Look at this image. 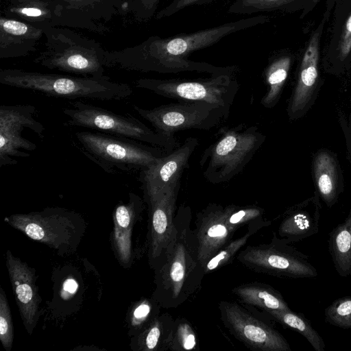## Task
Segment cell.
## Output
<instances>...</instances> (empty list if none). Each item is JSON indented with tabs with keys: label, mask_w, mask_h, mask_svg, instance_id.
I'll use <instances>...</instances> for the list:
<instances>
[{
	"label": "cell",
	"mask_w": 351,
	"mask_h": 351,
	"mask_svg": "<svg viewBox=\"0 0 351 351\" xmlns=\"http://www.w3.org/2000/svg\"><path fill=\"white\" fill-rule=\"evenodd\" d=\"M237 259L254 271L276 277L308 278L317 276L308 256L274 233L269 243L248 245L238 253Z\"/></svg>",
	"instance_id": "obj_11"
},
{
	"label": "cell",
	"mask_w": 351,
	"mask_h": 351,
	"mask_svg": "<svg viewBox=\"0 0 351 351\" xmlns=\"http://www.w3.org/2000/svg\"><path fill=\"white\" fill-rule=\"evenodd\" d=\"M296 0H235L228 10L234 14H252L282 9Z\"/></svg>",
	"instance_id": "obj_33"
},
{
	"label": "cell",
	"mask_w": 351,
	"mask_h": 351,
	"mask_svg": "<svg viewBox=\"0 0 351 351\" xmlns=\"http://www.w3.org/2000/svg\"><path fill=\"white\" fill-rule=\"evenodd\" d=\"M198 243V257L204 266L233 238L235 233L227 223L224 206L210 204L197 213L193 230Z\"/></svg>",
	"instance_id": "obj_17"
},
{
	"label": "cell",
	"mask_w": 351,
	"mask_h": 351,
	"mask_svg": "<svg viewBox=\"0 0 351 351\" xmlns=\"http://www.w3.org/2000/svg\"><path fill=\"white\" fill-rule=\"evenodd\" d=\"M5 264L20 315L31 335L40 317V297L36 285V271L10 251L5 252Z\"/></svg>",
	"instance_id": "obj_15"
},
{
	"label": "cell",
	"mask_w": 351,
	"mask_h": 351,
	"mask_svg": "<svg viewBox=\"0 0 351 351\" xmlns=\"http://www.w3.org/2000/svg\"><path fill=\"white\" fill-rule=\"evenodd\" d=\"M197 145L196 138L189 137L182 145L163 156L155 164L142 170L140 180L145 195L179 186L180 176L188 166L189 158Z\"/></svg>",
	"instance_id": "obj_16"
},
{
	"label": "cell",
	"mask_w": 351,
	"mask_h": 351,
	"mask_svg": "<svg viewBox=\"0 0 351 351\" xmlns=\"http://www.w3.org/2000/svg\"><path fill=\"white\" fill-rule=\"evenodd\" d=\"M221 129L199 160L204 177L214 184L228 182L241 173L266 138L256 126L241 124Z\"/></svg>",
	"instance_id": "obj_6"
},
{
	"label": "cell",
	"mask_w": 351,
	"mask_h": 351,
	"mask_svg": "<svg viewBox=\"0 0 351 351\" xmlns=\"http://www.w3.org/2000/svg\"><path fill=\"white\" fill-rule=\"evenodd\" d=\"M207 0H173L168 5L161 10L157 14L156 19H161L169 17L193 5L206 3Z\"/></svg>",
	"instance_id": "obj_36"
},
{
	"label": "cell",
	"mask_w": 351,
	"mask_h": 351,
	"mask_svg": "<svg viewBox=\"0 0 351 351\" xmlns=\"http://www.w3.org/2000/svg\"><path fill=\"white\" fill-rule=\"evenodd\" d=\"M220 319L229 332L247 348L257 351H291L289 343L263 312L237 302L221 300Z\"/></svg>",
	"instance_id": "obj_9"
},
{
	"label": "cell",
	"mask_w": 351,
	"mask_h": 351,
	"mask_svg": "<svg viewBox=\"0 0 351 351\" xmlns=\"http://www.w3.org/2000/svg\"><path fill=\"white\" fill-rule=\"evenodd\" d=\"M4 221L62 256L77 250L87 226L81 214L62 207L14 214L5 217Z\"/></svg>",
	"instance_id": "obj_5"
},
{
	"label": "cell",
	"mask_w": 351,
	"mask_h": 351,
	"mask_svg": "<svg viewBox=\"0 0 351 351\" xmlns=\"http://www.w3.org/2000/svg\"><path fill=\"white\" fill-rule=\"evenodd\" d=\"M339 51V55L343 59L346 58L351 51V14L347 19L341 36Z\"/></svg>",
	"instance_id": "obj_37"
},
{
	"label": "cell",
	"mask_w": 351,
	"mask_h": 351,
	"mask_svg": "<svg viewBox=\"0 0 351 351\" xmlns=\"http://www.w3.org/2000/svg\"><path fill=\"white\" fill-rule=\"evenodd\" d=\"M69 108L63 110L68 117L64 123L66 126L84 128L132 139L160 148L167 154L178 145L174 136L160 134L129 114H117L79 99L69 101Z\"/></svg>",
	"instance_id": "obj_8"
},
{
	"label": "cell",
	"mask_w": 351,
	"mask_h": 351,
	"mask_svg": "<svg viewBox=\"0 0 351 351\" xmlns=\"http://www.w3.org/2000/svg\"><path fill=\"white\" fill-rule=\"evenodd\" d=\"M270 223L269 221L263 219L248 225L247 232L243 235L232 240L205 264L204 266L205 275L230 264L250 237L263 228L269 226Z\"/></svg>",
	"instance_id": "obj_27"
},
{
	"label": "cell",
	"mask_w": 351,
	"mask_h": 351,
	"mask_svg": "<svg viewBox=\"0 0 351 351\" xmlns=\"http://www.w3.org/2000/svg\"><path fill=\"white\" fill-rule=\"evenodd\" d=\"M75 136L82 153L110 173L142 171L167 154L154 146L100 132L80 131Z\"/></svg>",
	"instance_id": "obj_7"
},
{
	"label": "cell",
	"mask_w": 351,
	"mask_h": 351,
	"mask_svg": "<svg viewBox=\"0 0 351 351\" xmlns=\"http://www.w3.org/2000/svg\"><path fill=\"white\" fill-rule=\"evenodd\" d=\"M0 83L40 93L48 97L71 100L119 101L132 94V89L128 84L113 82L108 76L77 77L19 69H1Z\"/></svg>",
	"instance_id": "obj_3"
},
{
	"label": "cell",
	"mask_w": 351,
	"mask_h": 351,
	"mask_svg": "<svg viewBox=\"0 0 351 351\" xmlns=\"http://www.w3.org/2000/svg\"><path fill=\"white\" fill-rule=\"evenodd\" d=\"M269 21L266 15H257L237 21L172 38L151 37L133 47L108 51V67L128 71L177 73L185 71L211 75L232 74L233 66H216L206 62L189 60L191 53L210 46L232 33L263 24Z\"/></svg>",
	"instance_id": "obj_1"
},
{
	"label": "cell",
	"mask_w": 351,
	"mask_h": 351,
	"mask_svg": "<svg viewBox=\"0 0 351 351\" xmlns=\"http://www.w3.org/2000/svg\"><path fill=\"white\" fill-rule=\"evenodd\" d=\"M134 109L147 121L158 133L173 136L176 132L186 130H210L227 119L230 109L203 103L180 101L144 109Z\"/></svg>",
	"instance_id": "obj_12"
},
{
	"label": "cell",
	"mask_w": 351,
	"mask_h": 351,
	"mask_svg": "<svg viewBox=\"0 0 351 351\" xmlns=\"http://www.w3.org/2000/svg\"><path fill=\"white\" fill-rule=\"evenodd\" d=\"M136 87L180 101L203 102L230 109L239 90L232 74L196 80L141 78Z\"/></svg>",
	"instance_id": "obj_10"
},
{
	"label": "cell",
	"mask_w": 351,
	"mask_h": 351,
	"mask_svg": "<svg viewBox=\"0 0 351 351\" xmlns=\"http://www.w3.org/2000/svg\"><path fill=\"white\" fill-rule=\"evenodd\" d=\"M179 186L146 194L149 211V264L154 270L166 261L175 243V210Z\"/></svg>",
	"instance_id": "obj_13"
},
{
	"label": "cell",
	"mask_w": 351,
	"mask_h": 351,
	"mask_svg": "<svg viewBox=\"0 0 351 351\" xmlns=\"http://www.w3.org/2000/svg\"><path fill=\"white\" fill-rule=\"evenodd\" d=\"M326 321L331 325L351 328V296L339 298L324 311Z\"/></svg>",
	"instance_id": "obj_34"
},
{
	"label": "cell",
	"mask_w": 351,
	"mask_h": 351,
	"mask_svg": "<svg viewBox=\"0 0 351 351\" xmlns=\"http://www.w3.org/2000/svg\"><path fill=\"white\" fill-rule=\"evenodd\" d=\"M36 108L32 105H1L0 106V167L16 165L14 158H25L36 145L22 136L24 129H29L39 137H44V125L34 114Z\"/></svg>",
	"instance_id": "obj_14"
},
{
	"label": "cell",
	"mask_w": 351,
	"mask_h": 351,
	"mask_svg": "<svg viewBox=\"0 0 351 351\" xmlns=\"http://www.w3.org/2000/svg\"><path fill=\"white\" fill-rule=\"evenodd\" d=\"M160 305L152 297L138 301L130 314V332L136 335L141 332L160 314Z\"/></svg>",
	"instance_id": "obj_31"
},
{
	"label": "cell",
	"mask_w": 351,
	"mask_h": 351,
	"mask_svg": "<svg viewBox=\"0 0 351 351\" xmlns=\"http://www.w3.org/2000/svg\"><path fill=\"white\" fill-rule=\"evenodd\" d=\"M65 290L66 289V291L71 292L74 291L76 289V283L75 281L72 280H69L64 286Z\"/></svg>",
	"instance_id": "obj_39"
},
{
	"label": "cell",
	"mask_w": 351,
	"mask_h": 351,
	"mask_svg": "<svg viewBox=\"0 0 351 351\" xmlns=\"http://www.w3.org/2000/svg\"><path fill=\"white\" fill-rule=\"evenodd\" d=\"M328 250L338 274L351 275V208L343 222L329 233Z\"/></svg>",
	"instance_id": "obj_24"
},
{
	"label": "cell",
	"mask_w": 351,
	"mask_h": 351,
	"mask_svg": "<svg viewBox=\"0 0 351 351\" xmlns=\"http://www.w3.org/2000/svg\"><path fill=\"white\" fill-rule=\"evenodd\" d=\"M226 221L229 226L237 231L245 225L263 219L264 210L255 205L224 206Z\"/></svg>",
	"instance_id": "obj_32"
},
{
	"label": "cell",
	"mask_w": 351,
	"mask_h": 351,
	"mask_svg": "<svg viewBox=\"0 0 351 351\" xmlns=\"http://www.w3.org/2000/svg\"><path fill=\"white\" fill-rule=\"evenodd\" d=\"M43 29L45 48L34 59L35 63L83 77H106V51L98 43L67 29L47 26Z\"/></svg>",
	"instance_id": "obj_4"
},
{
	"label": "cell",
	"mask_w": 351,
	"mask_h": 351,
	"mask_svg": "<svg viewBox=\"0 0 351 351\" xmlns=\"http://www.w3.org/2000/svg\"><path fill=\"white\" fill-rule=\"evenodd\" d=\"M319 227V208L313 200L286 210L274 234L284 242L295 243L317 234Z\"/></svg>",
	"instance_id": "obj_20"
},
{
	"label": "cell",
	"mask_w": 351,
	"mask_h": 351,
	"mask_svg": "<svg viewBox=\"0 0 351 351\" xmlns=\"http://www.w3.org/2000/svg\"><path fill=\"white\" fill-rule=\"evenodd\" d=\"M143 209L144 204L141 197L134 193H130L128 203H120L114 210L112 245L119 263L126 269L130 267L133 261V228Z\"/></svg>",
	"instance_id": "obj_18"
},
{
	"label": "cell",
	"mask_w": 351,
	"mask_h": 351,
	"mask_svg": "<svg viewBox=\"0 0 351 351\" xmlns=\"http://www.w3.org/2000/svg\"><path fill=\"white\" fill-rule=\"evenodd\" d=\"M55 5L46 0H14L8 12L43 29L53 26L51 22L53 16L51 11Z\"/></svg>",
	"instance_id": "obj_29"
},
{
	"label": "cell",
	"mask_w": 351,
	"mask_h": 351,
	"mask_svg": "<svg viewBox=\"0 0 351 351\" xmlns=\"http://www.w3.org/2000/svg\"><path fill=\"white\" fill-rule=\"evenodd\" d=\"M43 29L28 22L1 16L0 58L24 56L36 50Z\"/></svg>",
	"instance_id": "obj_19"
},
{
	"label": "cell",
	"mask_w": 351,
	"mask_h": 351,
	"mask_svg": "<svg viewBox=\"0 0 351 351\" xmlns=\"http://www.w3.org/2000/svg\"><path fill=\"white\" fill-rule=\"evenodd\" d=\"M290 66L291 58L285 56L276 58L268 65L265 71L268 90L261 100L263 106L269 108L276 104L287 80Z\"/></svg>",
	"instance_id": "obj_28"
},
{
	"label": "cell",
	"mask_w": 351,
	"mask_h": 351,
	"mask_svg": "<svg viewBox=\"0 0 351 351\" xmlns=\"http://www.w3.org/2000/svg\"><path fill=\"white\" fill-rule=\"evenodd\" d=\"M315 176L319 192L328 206L337 197V181L335 162L326 152L319 153L315 158Z\"/></svg>",
	"instance_id": "obj_26"
},
{
	"label": "cell",
	"mask_w": 351,
	"mask_h": 351,
	"mask_svg": "<svg viewBox=\"0 0 351 351\" xmlns=\"http://www.w3.org/2000/svg\"><path fill=\"white\" fill-rule=\"evenodd\" d=\"M322 27L312 34L302 60L298 82L289 105V112L294 114L308 102L318 76L319 36Z\"/></svg>",
	"instance_id": "obj_21"
},
{
	"label": "cell",
	"mask_w": 351,
	"mask_h": 351,
	"mask_svg": "<svg viewBox=\"0 0 351 351\" xmlns=\"http://www.w3.org/2000/svg\"><path fill=\"white\" fill-rule=\"evenodd\" d=\"M191 219L190 207L180 206L175 215L176 236L172 250L165 263L154 270L152 297L164 308H178L193 298L202 287L205 273Z\"/></svg>",
	"instance_id": "obj_2"
},
{
	"label": "cell",
	"mask_w": 351,
	"mask_h": 351,
	"mask_svg": "<svg viewBox=\"0 0 351 351\" xmlns=\"http://www.w3.org/2000/svg\"><path fill=\"white\" fill-rule=\"evenodd\" d=\"M198 350V337L191 322L184 317L174 319L168 343V350L194 351Z\"/></svg>",
	"instance_id": "obj_30"
},
{
	"label": "cell",
	"mask_w": 351,
	"mask_h": 351,
	"mask_svg": "<svg viewBox=\"0 0 351 351\" xmlns=\"http://www.w3.org/2000/svg\"><path fill=\"white\" fill-rule=\"evenodd\" d=\"M14 340V327L11 310L8 304L6 294L0 287V341L5 351L12 348Z\"/></svg>",
	"instance_id": "obj_35"
},
{
	"label": "cell",
	"mask_w": 351,
	"mask_h": 351,
	"mask_svg": "<svg viewBox=\"0 0 351 351\" xmlns=\"http://www.w3.org/2000/svg\"><path fill=\"white\" fill-rule=\"evenodd\" d=\"M241 304L261 311H287L291 309L282 294L268 284L252 282L239 285L231 290Z\"/></svg>",
	"instance_id": "obj_22"
},
{
	"label": "cell",
	"mask_w": 351,
	"mask_h": 351,
	"mask_svg": "<svg viewBox=\"0 0 351 351\" xmlns=\"http://www.w3.org/2000/svg\"><path fill=\"white\" fill-rule=\"evenodd\" d=\"M273 321L297 331L311 343L316 351H324L326 344L319 334L313 328L303 314L291 311H261Z\"/></svg>",
	"instance_id": "obj_25"
},
{
	"label": "cell",
	"mask_w": 351,
	"mask_h": 351,
	"mask_svg": "<svg viewBox=\"0 0 351 351\" xmlns=\"http://www.w3.org/2000/svg\"><path fill=\"white\" fill-rule=\"evenodd\" d=\"M158 1L159 0H134V3L140 16L149 18L154 14Z\"/></svg>",
	"instance_id": "obj_38"
},
{
	"label": "cell",
	"mask_w": 351,
	"mask_h": 351,
	"mask_svg": "<svg viewBox=\"0 0 351 351\" xmlns=\"http://www.w3.org/2000/svg\"><path fill=\"white\" fill-rule=\"evenodd\" d=\"M174 322L167 313L158 315L141 332L134 336L131 347L134 350L165 351Z\"/></svg>",
	"instance_id": "obj_23"
}]
</instances>
